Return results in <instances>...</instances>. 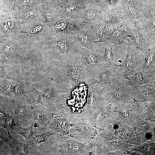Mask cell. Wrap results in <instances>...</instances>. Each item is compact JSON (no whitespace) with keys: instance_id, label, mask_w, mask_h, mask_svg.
Listing matches in <instances>:
<instances>
[{"instance_id":"13","label":"cell","mask_w":155,"mask_h":155,"mask_svg":"<svg viewBox=\"0 0 155 155\" xmlns=\"http://www.w3.org/2000/svg\"><path fill=\"white\" fill-rule=\"evenodd\" d=\"M126 30L130 36L132 44L144 54L148 49L147 41L142 38L136 30L128 27H127Z\"/></svg>"},{"instance_id":"35","label":"cell","mask_w":155,"mask_h":155,"mask_svg":"<svg viewBox=\"0 0 155 155\" xmlns=\"http://www.w3.org/2000/svg\"><path fill=\"white\" fill-rule=\"evenodd\" d=\"M30 2V0H24L23 1V3L24 4H27L29 3Z\"/></svg>"},{"instance_id":"1","label":"cell","mask_w":155,"mask_h":155,"mask_svg":"<svg viewBox=\"0 0 155 155\" xmlns=\"http://www.w3.org/2000/svg\"><path fill=\"white\" fill-rule=\"evenodd\" d=\"M106 85L94 82L88 85L86 102L81 113H79L84 119H87L95 111L101 108L109 102Z\"/></svg>"},{"instance_id":"22","label":"cell","mask_w":155,"mask_h":155,"mask_svg":"<svg viewBox=\"0 0 155 155\" xmlns=\"http://www.w3.org/2000/svg\"><path fill=\"white\" fill-rule=\"evenodd\" d=\"M1 93L11 97L13 96V84L7 80H4L1 81L0 83Z\"/></svg>"},{"instance_id":"16","label":"cell","mask_w":155,"mask_h":155,"mask_svg":"<svg viewBox=\"0 0 155 155\" xmlns=\"http://www.w3.org/2000/svg\"><path fill=\"white\" fill-rule=\"evenodd\" d=\"M144 54L145 60L143 69L147 70L151 68L155 64V47L148 49Z\"/></svg>"},{"instance_id":"15","label":"cell","mask_w":155,"mask_h":155,"mask_svg":"<svg viewBox=\"0 0 155 155\" xmlns=\"http://www.w3.org/2000/svg\"><path fill=\"white\" fill-rule=\"evenodd\" d=\"M34 126V124H32L30 127L24 128L15 125L13 126L11 129L15 131L17 135H22L26 140L28 141L33 136L34 133L32 129Z\"/></svg>"},{"instance_id":"27","label":"cell","mask_w":155,"mask_h":155,"mask_svg":"<svg viewBox=\"0 0 155 155\" xmlns=\"http://www.w3.org/2000/svg\"><path fill=\"white\" fill-rule=\"evenodd\" d=\"M6 27L8 30L12 29L13 26V21L11 19H7L6 21Z\"/></svg>"},{"instance_id":"2","label":"cell","mask_w":155,"mask_h":155,"mask_svg":"<svg viewBox=\"0 0 155 155\" xmlns=\"http://www.w3.org/2000/svg\"><path fill=\"white\" fill-rule=\"evenodd\" d=\"M72 124L69 134L72 137L89 144L96 133L95 127L87 120L84 119L73 113L70 118Z\"/></svg>"},{"instance_id":"8","label":"cell","mask_w":155,"mask_h":155,"mask_svg":"<svg viewBox=\"0 0 155 155\" xmlns=\"http://www.w3.org/2000/svg\"><path fill=\"white\" fill-rule=\"evenodd\" d=\"M129 81L134 86L155 81V63L148 69L144 70L143 68L135 69L134 74Z\"/></svg>"},{"instance_id":"5","label":"cell","mask_w":155,"mask_h":155,"mask_svg":"<svg viewBox=\"0 0 155 155\" xmlns=\"http://www.w3.org/2000/svg\"><path fill=\"white\" fill-rule=\"evenodd\" d=\"M123 71L120 65H109L106 63L99 70L94 79L93 83L109 86L116 80L123 79Z\"/></svg>"},{"instance_id":"18","label":"cell","mask_w":155,"mask_h":155,"mask_svg":"<svg viewBox=\"0 0 155 155\" xmlns=\"http://www.w3.org/2000/svg\"><path fill=\"white\" fill-rule=\"evenodd\" d=\"M120 67L123 71L127 69H135L133 61V50L130 45L128 46L126 59L120 65Z\"/></svg>"},{"instance_id":"7","label":"cell","mask_w":155,"mask_h":155,"mask_svg":"<svg viewBox=\"0 0 155 155\" xmlns=\"http://www.w3.org/2000/svg\"><path fill=\"white\" fill-rule=\"evenodd\" d=\"M13 105L14 115L13 118L16 125L20 126L33 117L29 105L25 103L17 100L14 101Z\"/></svg>"},{"instance_id":"19","label":"cell","mask_w":155,"mask_h":155,"mask_svg":"<svg viewBox=\"0 0 155 155\" xmlns=\"http://www.w3.org/2000/svg\"><path fill=\"white\" fill-rule=\"evenodd\" d=\"M52 135H55L52 132L48 131L38 135H36L33 136L28 141L30 144L33 146L46 141L49 136Z\"/></svg>"},{"instance_id":"25","label":"cell","mask_w":155,"mask_h":155,"mask_svg":"<svg viewBox=\"0 0 155 155\" xmlns=\"http://www.w3.org/2000/svg\"><path fill=\"white\" fill-rule=\"evenodd\" d=\"M0 78H3L4 79L13 80L8 75L4 67L3 63L1 62H0Z\"/></svg>"},{"instance_id":"3","label":"cell","mask_w":155,"mask_h":155,"mask_svg":"<svg viewBox=\"0 0 155 155\" xmlns=\"http://www.w3.org/2000/svg\"><path fill=\"white\" fill-rule=\"evenodd\" d=\"M135 87L129 80L120 79L116 80L107 86L109 102L129 99Z\"/></svg>"},{"instance_id":"10","label":"cell","mask_w":155,"mask_h":155,"mask_svg":"<svg viewBox=\"0 0 155 155\" xmlns=\"http://www.w3.org/2000/svg\"><path fill=\"white\" fill-rule=\"evenodd\" d=\"M9 146L13 155H26L29 153L28 147L25 144L12 137L1 140Z\"/></svg>"},{"instance_id":"23","label":"cell","mask_w":155,"mask_h":155,"mask_svg":"<svg viewBox=\"0 0 155 155\" xmlns=\"http://www.w3.org/2000/svg\"><path fill=\"white\" fill-rule=\"evenodd\" d=\"M5 113L6 116L5 118V122L3 124L1 123L0 126L6 129L8 133L9 137H12L10 134V129L16 125L13 118L10 116L8 112Z\"/></svg>"},{"instance_id":"6","label":"cell","mask_w":155,"mask_h":155,"mask_svg":"<svg viewBox=\"0 0 155 155\" xmlns=\"http://www.w3.org/2000/svg\"><path fill=\"white\" fill-rule=\"evenodd\" d=\"M59 153L62 155H88L90 146L71 136L66 135L64 142L59 145Z\"/></svg>"},{"instance_id":"4","label":"cell","mask_w":155,"mask_h":155,"mask_svg":"<svg viewBox=\"0 0 155 155\" xmlns=\"http://www.w3.org/2000/svg\"><path fill=\"white\" fill-rule=\"evenodd\" d=\"M80 61L93 80L100 68L106 63L99 54L84 48L81 51Z\"/></svg>"},{"instance_id":"14","label":"cell","mask_w":155,"mask_h":155,"mask_svg":"<svg viewBox=\"0 0 155 155\" xmlns=\"http://www.w3.org/2000/svg\"><path fill=\"white\" fill-rule=\"evenodd\" d=\"M127 37H130L127 31L120 27L115 28L110 37V42L112 43L119 44L123 42Z\"/></svg>"},{"instance_id":"26","label":"cell","mask_w":155,"mask_h":155,"mask_svg":"<svg viewBox=\"0 0 155 155\" xmlns=\"http://www.w3.org/2000/svg\"><path fill=\"white\" fill-rule=\"evenodd\" d=\"M13 44L11 43H8L5 44L3 47V50L5 54L9 53L13 49Z\"/></svg>"},{"instance_id":"34","label":"cell","mask_w":155,"mask_h":155,"mask_svg":"<svg viewBox=\"0 0 155 155\" xmlns=\"http://www.w3.org/2000/svg\"><path fill=\"white\" fill-rule=\"evenodd\" d=\"M151 115L152 116H155V108L152 109L150 112Z\"/></svg>"},{"instance_id":"32","label":"cell","mask_w":155,"mask_h":155,"mask_svg":"<svg viewBox=\"0 0 155 155\" xmlns=\"http://www.w3.org/2000/svg\"><path fill=\"white\" fill-rule=\"evenodd\" d=\"M33 15V14L32 12L28 11L25 13L23 16L24 17L27 18Z\"/></svg>"},{"instance_id":"33","label":"cell","mask_w":155,"mask_h":155,"mask_svg":"<svg viewBox=\"0 0 155 155\" xmlns=\"http://www.w3.org/2000/svg\"><path fill=\"white\" fill-rule=\"evenodd\" d=\"M41 29V27L40 26H37L35 27L33 30V33H35L40 30Z\"/></svg>"},{"instance_id":"12","label":"cell","mask_w":155,"mask_h":155,"mask_svg":"<svg viewBox=\"0 0 155 155\" xmlns=\"http://www.w3.org/2000/svg\"><path fill=\"white\" fill-rule=\"evenodd\" d=\"M32 117L36 120L43 127H45L53 118L49 113L46 109L39 106L33 107L30 109Z\"/></svg>"},{"instance_id":"17","label":"cell","mask_w":155,"mask_h":155,"mask_svg":"<svg viewBox=\"0 0 155 155\" xmlns=\"http://www.w3.org/2000/svg\"><path fill=\"white\" fill-rule=\"evenodd\" d=\"M41 93L33 88L30 94L26 97V102L29 105L43 104L42 101Z\"/></svg>"},{"instance_id":"9","label":"cell","mask_w":155,"mask_h":155,"mask_svg":"<svg viewBox=\"0 0 155 155\" xmlns=\"http://www.w3.org/2000/svg\"><path fill=\"white\" fill-rule=\"evenodd\" d=\"M63 115L53 118L51 122V131L55 135H63L69 134L72 124L66 116Z\"/></svg>"},{"instance_id":"31","label":"cell","mask_w":155,"mask_h":155,"mask_svg":"<svg viewBox=\"0 0 155 155\" xmlns=\"http://www.w3.org/2000/svg\"><path fill=\"white\" fill-rule=\"evenodd\" d=\"M121 112L122 115L124 117H127L128 116V113L127 110L125 108L122 109Z\"/></svg>"},{"instance_id":"21","label":"cell","mask_w":155,"mask_h":155,"mask_svg":"<svg viewBox=\"0 0 155 155\" xmlns=\"http://www.w3.org/2000/svg\"><path fill=\"white\" fill-rule=\"evenodd\" d=\"M103 57L104 61L108 65H111L114 64L112 46L109 43H107L106 45Z\"/></svg>"},{"instance_id":"28","label":"cell","mask_w":155,"mask_h":155,"mask_svg":"<svg viewBox=\"0 0 155 155\" xmlns=\"http://www.w3.org/2000/svg\"><path fill=\"white\" fill-rule=\"evenodd\" d=\"M44 16L46 19L48 21H51L52 19V15L49 11H47L44 13Z\"/></svg>"},{"instance_id":"24","label":"cell","mask_w":155,"mask_h":155,"mask_svg":"<svg viewBox=\"0 0 155 155\" xmlns=\"http://www.w3.org/2000/svg\"><path fill=\"white\" fill-rule=\"evenodd\" d=\"M25 92L24 86L22 83L17 82L13 85V93L15 96H24L26 97Z\"/></svg>"},{"instance_id":"29","label":"cell","mask_w":155,"mask_h":155,"mask_svg":"<svg viewBox=\"0 0 155 155\" xmlns=\"http://www.w3.org/2000/svg\"><path fill=\"white\" fill-rule=\"evenodd\" d=\"M94 13L92 11H89L87 13L86 15L87 18L90 20L93 19L95 17Z\"/></svg>"},{"instance_id":"11","label":"cell","mask_w":155,"mask_h":155,"mask_svg":"<svg viewBox=\"0 0 155 155\" xmlns=\"http://www.w3.org/2000/svg\"><path fill=\"white\" fill-rule=\"evenodd\" d=\"M142 85V86H135L134 87L133 92L137 98L142 100L152 97L155 94V81Z\"/></svg>"},{"instance_id":"20","label":"cell","mask_w":155,"mask_h":155,"mask_svg":"<svg viewBox=\"0 0 155 155\" xmlns=\"http://www.w3.org/2000/svg\"><path fill=\"white\" fill-rule=\"evenodd\" d=\"M150 17L145 25L146 32L145 37L148 40L151 37L155 35V18L149 12Z\"/></svg>"},{"instance_id":"30","label":"cell","mask_w":155,"mask_h":155,"mask_svg":"<svg viewBox=\"0 0 155 155\" xmlns=\"http://www.w3.org/2000/svg\"><path fill=\"white\" fill-rule=\"evenodd\" d=\"M111 19L112 16L111 15L108 13L105 14L104 17V20L106 21H109Z\"/></svg>"}]
</instances>
